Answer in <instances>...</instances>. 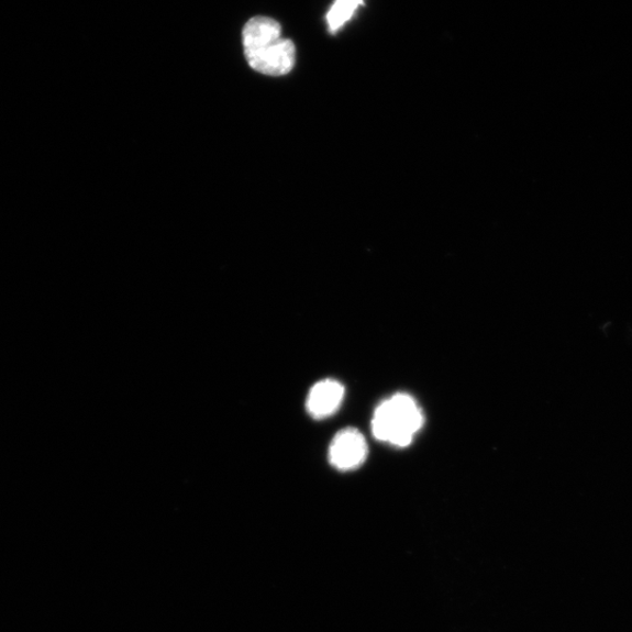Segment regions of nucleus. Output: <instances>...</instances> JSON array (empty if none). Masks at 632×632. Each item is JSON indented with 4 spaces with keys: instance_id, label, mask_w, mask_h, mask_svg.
I'll return each mask as SVG.
<instances>
[{
    "instance_id": "f257e3e1",
    "label": "nucleus",
    "mask_w": 632,
    "mask_h": 632,
    "mask_svg": "<svg viewBox=\"0 0 632 632\" xmlns=\"http://www.w3.org/2000/svg\"><path fill=\"white\" fill-rule=\"evenodd\" d=\"M243 45L251 68L264 76L284 77L296 65V46L281 37V26L273 18H252L243 30Z\"/></svg>"
},
{
    "instance_id": "f03ea898",
    "label": "nucleus",
    "mask_w": 632,
    "mask_h": 632,
    "mask_svg": "<svg viewBox=\"0 0 632 632\" xmlns=\"http://www.w3.org/2000/svg\"><path fill=\"white\" fill-rule=\"evenodd\" d=\"M424 424V414L411 396L397 393L384 401L375 411V439L396 446H408Z\"/></svg>"
},
{
    "instance_id": "7ed1b4c3",
    "label": "nucleus",
    "mask_w": 632,
    "mask_h": 632,
    "mask_svg": "<svg viewBox=\"0 0 632 632\" xmlns=\"http://www.w3.org/2000/svg\"><path fill=\"white\" fill-rule=\"evenodd\" d=\"M367 456V442L363 433L353 428L340 431L330 446V462L340 472L359 467Z\"/></svg>"
},
{
    "instance_id": "20e7f679",
    "label": "nucleus",
    "mask_w": 632,
    "mask_h": 632,
    "mask_svg": "<svg viewBox=\"0 0 632 632\" xmlns=\"http://www.w3.org/2000/svg\"><path fill=\"white\" fill-rule=\"evenodd\" d=\"M345 388L335 379H324L317 384L310 391L307 399V411L314 419H326L340 408Z\"/></svg>"
},
{
    "instance_id": "39448f33",
    "label": "nucleus",
    "mask_w": 632,
    "mask_h": 632,
    "mask_svg": "<svg viewBox=\"0 0 632 632\" xmlns=\"http://www.w3.org/2000/svg\"><path fill=\"white\" fill-rule=\"evenodd\" d=\"M361 3H363V0H335L328 14L330 30L335 32L345 25Z\"/></svg>"
}]
</instances>
